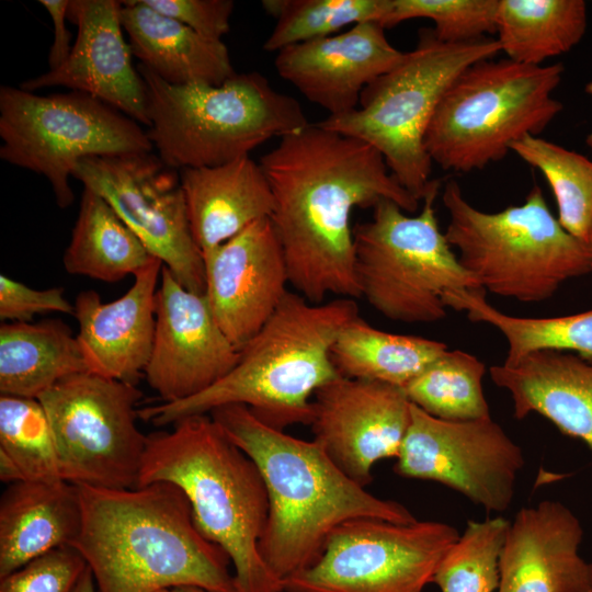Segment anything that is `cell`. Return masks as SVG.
<instances>
[{
	"instance_id": "cell-1",
	"label": "cell",
	"mask_w": 592,
	"mask_h": 592,
	"mask_svg": "<svg viewBox=\"0 0 592 592\" xmlns=\"http://www.w3.org/2000/svg\"><path fill=\"white\" fill-rule=\"evenodd\" d=\"M274 196L271 221L289 284L310 303L360 298L351 215L382 200L406 213L415 200L369 144L317 124L280 138L260 161Z\"/></svg>"
},
{
	"instance_id": "cell-2",
	"label": "cell",
	"mask_w": 592,
	"mask_h": 592,
	"mask_svg": "<svg viewBox=\"0 0 592 592\" xmlns=\"http://www.w3.org/2000/svg\"><path fill=\"white\" fill-rule=\"evenodd\" d=\"M208 414L263 477L269 515L259 551L281 580L315 565L331 533L345 522L417 521L401 503L378 498L348 477L316 441L264 423L244 405L223 406Z\"/></svg>"
},
{
	"instance_id": "cell-3",
	"label": "cell",
	"mask_w": 592,
	"mask_h": 592,
	"mask_svg": "<svg viewBox=\"0 0 592 592\" xmlns=\"http://www.w3.org/2000/svg\"><path fill=\"white\" fill-rule=\"evenodd\" d=\"M77 487L82 521L72 547L91 570L98 592L175 587L236 592L229 556L200 532L187 498L173 483Z\"/></svg>"
},
{
	"instance_id": "cell-4",
	"label": "cell",
	"mask_w": 592,
	"mask_h": 592,
	"mask_svg": "<svg viewBox=\"0 0 592 592\" xmlns=\"http://www.w3.org/2000/svg\"><path fill=\"white\" fill-rule=\"evenodd\" d=\"M358 315L354 299L310 303L287 292L271 318L240 350L237 365L206 390L184 400L139 408L138 418L156 426L244 405L264 423L283 430L309 424L312 396L340 377L331 348L342 327Z\"/></svg>"
},
{
	"instance_id": "cell-5",
	"label": "cell",
	"mask_w": 592,
	"mask_h": 592,
	"mask_svg": "<svg viewBox=\"0 0 592 592\" xmlns=\"http://www.w3.org/2000/svg\"><path fill=\"white\" fill-rule=\"evenodd\" d=\"M172 425L147 435L137 487L170 482L183 491L200 532L229 556L236 592H284L259 551L269 498L254 462L208 413Z\"/></svg>"
},
{
	"instance_id": "cell-6",
	"label": "cell",
	"mask_w": 592,
	"mask_h": 592,
	"mask_svg": "<svg viewBox=\"0 0 592 592\" xmlns=\"http://www.w3.org/2000/svg\"><path fill=\"white\" fill-rule=\"evenodd\" d=\"M137 69L148 138L159 158L177 170L228 163L309 125L300 104L260 72L236 73L220 86H174L140 64Z\"/></svg>"
},
{
	"instance_id": "cell-7",
	"label": "cell",
	"mask_w": 592,
	"mask_h": 592,
	"mask_svg": "<svg viewBox=\"0 0 592 592\" xmlns=\"http://www.w3.org/2000/svg\"><path fill=\"white\" fill-rule=\"evenodd\" d=\"M442 202L449 216L446 240L485 291L538 303L563 282L592 271V249L562 228L538 185L523 204L487 213L473 206L459 184L449 180Z\"/></svg>"
},
{
	"instance_id": "cell-8",
	"label": "cell",
	"mask_w": 592,
	"mask_h": 592,
	"mask_svg": "<svg viewBox=\"0 0 592 592\" xmlns=\"http://www.w3.org/2000/svg\"><path fill=\"white\" fill-rule=\"evenodd\" d=\"M499 52L498 41L488 36L445 43L422 30L415 48L365 87L356 109L318 124L373 146L395 179L423 200L434 181L424 136L441 99L464 70Z\"/></svg>"
},
{
	"instance_id": "cell-9",
	"label": "cell",
	"mask_w": 592,
	"mask_h": 592,
	"mask_svg": "<svg viewBox=\"0 0 592 592\" xmlns=\"http://www.w3.org/2000/svg\"><path fill=\"white\" fill-rule=\"evenodd\" d=\"M563 66H532L504 58L464 70L441 99L424 136L432 162L467 173L499 161L511 145L539 135L562 111L551 96Z\"/></svg>"
},
{
	"instance_id": "cell-10",
	"label": "cell",
	"mask_w": 592,
	"mask_h": 592,
	"mask_svg": "<svg viewBox=\"0 0 592 592\" xmlns=\"http://www.w3.org/2000/svg\"><path fill=\"white\" fill-rule=\"evenodd\" d=\"M439 190L440 181L434 180L418 215L382 200L369 220L353 227L361 297L392 321H440L452 295L483 289L440 229L434 209Z\"/></svg>"
},
{
	"instance_id": "cell-11",
	"label": "cell",
	"mask_w": 592,
	"mask_h": 592,
	"mask_svg": "<svg viewBox=\"0 0 592 592\" xmlns=\"http://www.w3.org/2000/svg\"><path fill=\"white\" fill-rule=\"evenodd\" d=\"M0 137V158L44 175L60 208L73 201L69 180L80 160L153 150L136 121L80 91L39 95L1 86Z\"/></svg>"
},
{
	"instance_id": "cell-12",
	"label": "cell",
	"mask_w": 592,
	"mask_h": 592,
	"mask_svg": "<svg viewBox=\"0 0 592 592\" xmlns=\"http://www.w3.org/2000/svg\"><path fill=\"white\" fill-rule=\"evenodd\" d=\"M141 398L136 385L90 372L69 376L37 398L64 480L104 489L137 487L147 445L136 423Z\"/></svg>"
},
{
	"instance_id": "cell-13",
	"label": "cell",
	"mask_w": 592,
	"mask_h": 592,
	"mask_svg": "<svg viewBox=\"0 0 592 592\" xmlns=\"http://www.w3.org/2000/svg\"><path fill=\"white\" fill-rule=\"evenodd\" d=\"M458 537L436 521L352 520L331 533L315 565L283 581L284 592H423Z\"/></svg>"
},
{
	"instance_id": "cell-14",
	"label": "cell",
	"mask_w": 592,
	"mask_h": 592,
	"mask_svg": "<svg viewBox=\"0 0 592 592\" xmlns=\"http://www.w3.org/2000/svg\"><path fill=\"white\" fill-rule=\"evenodd\" d=\"M72 177L101 195L181 285L205 294L204 259L191 230L179 170L148 151L88 157Z\"/></svg>"
},
{
	"instance_id": "cell-15",
	"label": "cell",
	"mask_w": 592,
	"mask_h": 592,
	"mask_svg": "<svg viewBox=\"0 0 592 592\" xmlns=\"http://www.w3.org/2000/svg\"><path fill=\"white\" fill-rule=\"evenodd\" d=\"M394 470L442 483L488 512L510 509L522 449L491 417L446 421L411 403L410 423Z\"/></svg>"
},
{
	"instance_id": "cell-16",
	"label": "cell",
	"mask_w": 592,
	"mask_h": 592,
	"mask_svg": "<svg viewBox=\"0 0 592 592\" xmlns=\"http://www.w3.org/2000/svg\"><path fill=\"white\" fill-rule=\"evenodd\" d=\"M155 315L152 350L144 376L161 402L191 398L237 365L240 350L217 323L206 295L185 288L164 265Z\"/></svg>"
},
{
	"instance_id": "cell-17",
	"label": "cell",
	"mask_w": 592,
	"mask_h": 592,
	"mask_svg": "<svg viewBox=\"0 0 592 592\" xmlns=\"http://www.w3.org/2000/svg\"><path fill=\"white\" fill-rule=\"evenodd\" d=\"M410 417L403 388L340 376L316 391L309 425L331 460L366 487L377 462L397 458Z\"/></svg>"
},
{
	"instance_id": "cell-18",
	"label": "cell",
	"mask_w": 592,
	"mask_h": 592,
	"mask_svg": "<svg viewBox=\"0 0 592 592\" xmlns=\"http://www.w3.org/2000/svg\"><path fill=\"white\" fill-rule=\"evenodd\" d=\"M205 295L230 342L241 350L287 294L283 249L271 218L260 219L203 253Z\"/></svg>"
},
{
	"instance_id": "cell-19",
	"label": "cell",
	"mask_w": 592,
	"mask_h": 592,
	"mask_svg": "<svg viewBox=\"0 0 592 592\" xmlns=\"http://www.w3.org/2000/svg\"><path fill=\"white\" fill-rule=\"evenodd\" d=\"M122 5L117 0H70L67 16L78 33L69 57L20 88L35 92L65 87L84 92L148 127L145 87L123 34Z\"/></svg>"
},
{
	"instance_id": "cell-20",
	"label": "cell",
	"mask_w": 592,
	"mask_h": 592,
	"mask_svg": "<svg viewBox=\"0 0 592 592\" xmlns=\"http://www.w3.org/2000/svg\"><path fill=\"white\" fill-rule=\"evenodd\" d=\"M405 53L394 47L377 22L277 52L274 66L308 101L337 116L356 109L362 91L394 68Z\"/></svg>"
},
{
	"instance_id": "cell-21",
	"label": "cell",
	"mask_w": 592,
	"mask_h": 592,
	"mask_svg": "<svg viewBox=\"0 0 592 592\" xmlns=\"http://www.w3.org/2000/svg\"><path fill=\"white\" fill-rule=\"evenodd\" d=\"M583 528L563 503L543 500L511 522L498 592H592V562L579 553Z\"/></svg>"
},
{
	"instance_id": "cell-22",
	"label": "cell",
	"mask_w": 592,
	"mask_h": 592,
	"mask_svg": "<svg viewBox=\"0 0 592 592\" xmlns=\"http://www.w3.org/2000/svg\"><path fill=\"white\" fill-rule=\"evenodd\" d=\"M162 265L155 258L113 301L103 303L93 289L78 294L73 304L79 326L76 337L88 372L132 385L144 376L152 350Z\"/></svg>"
},
{
	"instance_id": "cell-23",
	"label": "cell",
	"mask_w": 592,
	"mask_h": 592,
	"mask_svg": "<svg viewBox=\"0 0 592 592\" xmlns=\"http://www.w3.org/2000/svg\"><path fill=\"white\" fill-rule=\"evenodd\" d=\"M496 386L509 391L513 415L537 413L592 451V362L543 350L490 367Z\"/></svg>"
},
{
	"instance_id": "cell-24",
	"label": "cell",
	"mask_w": 592,
	"mask_h": 592,
	"mask_svg": "<svg viewBox=\"0 0 592 592\" xmlns=\"http://www.w3.org/2000/svg\"><path fill=\"white\" fill-rule=\"evenodd\" d=\"M179 173L191 230L202 254L273 214L271 185L250 156Z\"/></svg>"
},
{
	"instance_id": "cell-25",
	"label": "cell",
	"mask_w": 592,
	"mask_h": 592,
	"mask_svg": "<svg viewBox=\"0 0 592 592\" xmlns=\"http://www.w3.org/2000/svg\"><path fill=\"white\" fill-rule=\"evenodd\" d=\"M82 521L77 485L18 481L0 499V578L60 547L72 546Z\"/></svg>"
},
{
	"instance_id": "cell-26",
	"label": "cell",
	"mask_w": 592,
	"mask_h": 592,
	"mask_svg": "<svg viewBox=\"0 0 592 592\" xmlns=\"http://www.w3.org/2000/svg\"><path fill=\"white\" fill-rule=\"evenodd\" d=\"M122 4V25L133 55L166 82L220 86L237 73L221 39L207 38L141 0Z\"/></svg>"
},
{
	"instance_id": "cell-27",
	"label": "cell",
	"mask_w": 592,
	"mask_h": 592,
	"mask_svg": "<svg viewBox=\"0 0 592 592\" xmlns=\"http://www.w3.org/2000/svg\"><path fill=\"white\" fill-rule=\"evenodd\" d=\"M83 372L88 368L77 337L61 320L1 323L0 395L38 398Z\"/></svg>"
},
{
	"instance_id": "cell-28",
	"label": "cell",
	"mask_w": 592,
	"mask_h": 592,
	"mask_svg": "<svg viewBox=\"0 0 592 592\" xmlns=\"http://www.w3.org/2000/svg\"><path fill=\"white\" fill-rule=\"evenodd\" d=\"M155 258L101 195L83 187L62 258L69 274L113 283L135 275Z\"/></svg>"
},
{
	"instance_id": "cell-29",
	"label": "cell",
	"mask_w": 592,
	"mask_h": 592,
	"mask_svg": "<svg viewBox=\"0 0 592 592\" xmlns=\"http://www.w3.org/2000/svg\"><path fill=\"white\" fill-rule=\"evenodd\" d=\"M446 350L441 341L386 332L357 315L338 333L331 360L342 377L403 388Z\"/></svg>"
},
{
	"instance_id": "cell-30",
	"label": "cell",
	"mask_w": 592,
	"mask_h": 592,
	"mask_svg": "<svg viewBox=\"0 0 592 592\" xmlns=\"http://www.w3.org/2000/svg\"><path fill=\"white\" fill-rule=\"evenodd\" d=\"M587 23L583 0H499L497 41L508 59L540 66L576 46Z\"/></svg>"
},
{
	"instance_id": "cell-31",
	"label": "cell",
	"mask_w": 592,
	"mask_h": 592,
	"mask_svg": "<svg viewBox=\"0 0 592 592\" xmlns=\"http://www.w3.org/2000/svg\"><path fill=\"white\" fill-rule=\"evenodd\" d=\"M485 293L481 289L454 294L447 300V308L466 311L470 321L496 328L506 341V361L550 350L573 353L592 362V309L560 317H515L491 306Z\"/></svg>"
},
{
	"instance_id": "cell-32",
	"label": "cell",
	"mask_w": 592,
	"mask_h": 592,
	"mask_svg": "<svg viewBox=\"0 0 592 592\" xmlns=\"http://www.w3.org/2000/svg\"><path fill=\"white\" fill-rule=\"evenodd\" d=\"M511 151L540 171L558 208V221L592 249V160L538 136L527 135Z\"/></svg>"
},
{
	"instance_id": "cell-33",
	"label": "cell",
	"mask_w": 592,
	"mask_h": 592,
	"mask_svg": "<svg viewBox=\"0 0 592 592\" xmlns=\"http://www.w3.org/2000/svg\"><path fill=\"white\" fill-rule=\"evenodd\" d=\"M485 364L462 350H446L408 383L403 390L411 403L446 421L489 418L482 378Z\"/></svg>"
},
{
	"instance_id": "cell-34",
	"label": "cell",
	"mask_w": 592,
	"mask_h": 592,
	"mask_svg": "<svg viewBox=\"0 0 592 592\" xmlns=\"http://www.w3.org/2000/svg\"><path fill=\"white\" fill-rule=\"evenodd\" d=\"M275 20L263 48L281 49L338 34L348 25L379 23L387 0H263Z\"/></svg>"
},
{
	"instance_id": "cell-35",
	"label": "cell",
	"mask_w": 592,
	"mask_h": 592,
	"mask_svg": "<svg viewBox=\"0 0 592 592\" xmlns=\"http://www.w3.org/2000/svg\"><path fill=\"white\" fill-rule=\"evenodd\" d=\"M511 522L502 516L468 521L457 540L441 558L432 583L441 592H494L500 559Z\"/></svg>"
},
{
	"instance_id": "cell-36",
	"label": "cell",
	"mask_w": 592,
	"mask_h": 592,
	"mask_svg": "<svg viewBox=\"0 0 592 592\" xmlns=\"http://www.w3.org/2000/svg\"><path fill=\"white\" fill-rule=\"evenodd\" d=\"M0 454L23 481L62 479L50 423L37 398L0 395Z\"/></svg>"
},
{
	"instance_id": "cell-37",
	"label": "cell",
	"mask_w": 592,
	"mask_h": 592,
	"mask_svg": "<svg viewBox=\"0 0 592 592\" xmlns=\"http://www.w3.org/2000/svg\"><path fill=\"white\" fill-rule=\"evenodd\" d=\"M499 0H387L379 21L384 29L411 19L434 23L437 39L465 43L497 33Z\"/></svg>"
},
{
	"instance_id": "cell-38",
	"label": "cell",
	"mask_w": 592,
	"mask_h": 592,
	"mask_svg": "<svg viewBox=\"0 0 592 592\" xmlns=\"http://www.w3.org/2000/svg\"><path fill=\"white\" fill-rule=\"evenodd\" d=\"M87 567L76 548L60 547L0 578V592H73Z\"/></svg>"
},
{
	"instance_id": "cell-39",
	"label": "cell",
	"mask_w": 592,
	"mask_h": 592,
	"mask_svg": "<svg viewBox=\"0 0 592 592\" xmlns=\"http://www.w3.org/2000/svg\"><path fill=\"white\" fill-rule=\"evenodd\" d=\"M73 315V305L62 287L35 289L4 274L0 275V319L2 322H32L36 315Z\"/></svg>"
},
{
	"instance_id": "cell-40",
	"label": "cell",
	"mask_w": 592,
	"mask_h": 592,
	"mask_svg": "<svg viewBox=\"0 0 592 592\" xmlns=\"http://www.w3.org/2000/svg\"><path fill=\"white\" fill-rule=\"evenodd\" d=\"M141 2L212 39H221L229 32V21L235 7L231 0H141Z\"/></svg>"
},
{
	"instance_id": "cell-41",
	"label": "cell",
	"mask_w": 592,
	"mask_h": 592,
	"mask_svg": "<svg viewBox=\"0 0 592 592\" xmlns=\"http://www.w3.org/2000/svg\"><path fill=\"white\" fill-rule=\"evenodd\" d=\"M70 0H39L53 21L54 38L48 53L49 70L58 68L69 57L71 46V33L67 29L68 9Z\"/></svg>"
},
{
	"instance_id": "cell-42",
	"label": "cell",
	"mask_w": 592,
	"mask_h": 592,
	"mask_svg": "<svg viewBox=\"0 0 592 592\" xmlns=\"http://www.w3.org/2000/svg\"><path fill=\"white\" fill-rule=\"evenodd\" d=\"M73 592H98L96 585L89 567L84 570Z\"/></svg>"
},
{
	"instance_id": "cell-43",
	"label": "cell",
	"mask_w": 592,
	"mask_h": 592,
	"mask_svg": "<svg viewBox=\"0 0 592 592\" xmlns=\"http://www.w3.org/2000/svg\"><path fill=\"white\" fill-rule=\"evenodd\" d=\"M158 592H206V591L197 587H175V588L160 590Z\"/></svg>"
},
{
	"instance_id": "cell-44",
	"label": "cell",
	"mask_w": 592,
	"mask_h": 592,
	"mask_svg": "<svg viewBox=\"0 0 592 592\" xmlns=\"http://www.w3.org/2000/svg\"><path fill=\"white\" fill-rule=\"evenodd\" d=\"M585 91L589 94H592V81L589 82L585 87ZM585 143L590 149H592V132L587 136Z\"/></svg>"
}]
</instances>
